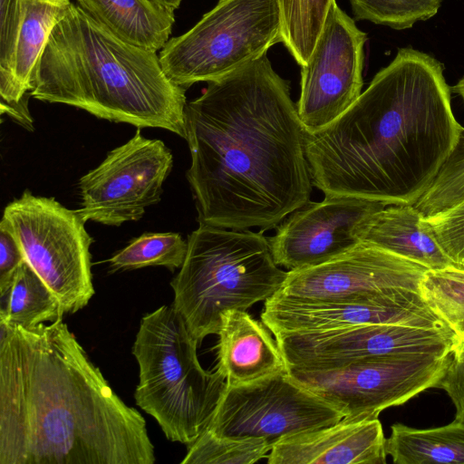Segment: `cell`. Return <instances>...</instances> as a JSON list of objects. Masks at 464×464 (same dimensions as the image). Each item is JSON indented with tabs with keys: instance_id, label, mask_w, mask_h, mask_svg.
I'll use <instances>...</instances> for the list:
<instances>
[{
	"instance_id": "obj_1",
	"label": "cell",
	"mask_w": 464,
	"mask_h": 464,
	"mask_svg": "<svg viewBox=\"0 0 464 464\" xmlns=\"http://www.w3.org/2000/svg\"><path fill=\"white\" fill-rule=\"evenodd\" d=\"M185 125L199 223L264 231L310 201L306 131L266 53L208 82Z\"/></svg>"
},
{
	"instance_id": "obj_2",
	"label": "cell",
	"mask_w": 464,
	"mask_h": 464,
	"mask_svg": "<svg viewBox=\"0 0 464 464\" xmlns=\"http://www.w3.org/2000/svg\"><path fill=\"white\" fill-rule=\"evenodd\" d=\"M146 421L63 318L0 321V464H153Z\"/></svg>"
},
{
	"instance_id": "obj_3",
	"label": "cell",
	"mask_w": 464,
	"mask_h": 464,
	"mask_svg": "<svg viewBox=\"0 0 464 464\" xmlns=\"http://www.w3.org/2000/svg\"><path fill=\"white\" fill-rule=\"evenodd\" d=\"M462 130L442 64L423 52L401 48L342 116L306 134L313 185L330 197L414 205Z\"/></svg>"
},
{
	"instance_id": "obj_4",
	"label": "cell",
	"mask_w": 464,
	"mask_h": 464,
	"mask_svg": "<svg viewBox=\"0 0 464 464\" xmlns=\"http://www.w3.org/2000/svg\"><path fill=\"white\" fill-rule=\"evenodd\" d=\"M185 92L156 52L121 39L72 3L37 62L30 95L185 139Z\"/></svg>"
},
{
	"instance_id": "obj_5",
	"label": "cell",
	"mask_w": 464,
	"mask_h": 464,
	"mask_svg": "<svg viewBox=\"0 0 464 464\" xmlns=\"http://www.w3.org/2000/svg\"><path fill=\"white\" fill-rule=\"evenodd\" d=\"M185 260L170 281L172 306L200 343L217 334L221 315L266 301L287 272L274 260L269 238L260 232L199 223L188 237Z\"/></svg>"
},
{
	"instance_id": "obj_6",
	"label": "cell",
	"mask_w": 464,
	"mask_h": 464,
	"mask_svg": "<svg viewBox=\"0 0 464 464\" xmlns=\"http://www.w3.org/2000/svg\"><path fill=\"white\" fill-rule=\"evenodd\" d=\"M198 344L181 314L162 305L141 318L132 345L139 365L136 404L167 439L187 446L207 428L226 388L218 369L201 366Z\"/></svg>"
},
{
	"instance_id": "obj_7",
	"label": "cell",
	"mask_w": 464,
	"mask_h": 464,
	"mask_svg": "<svg viewBox=\"0 0 464 464\" xmlns=\"http://www.w3.org/2000/svg\"><path fill=\"white\" fill-rule=\"evenodd\" d=\"M277 0H219L187 33L169 39L159 58L166 75L187 90L218 80L282 43Z\"/></svg>"
},
{
	"instance_id": "obj_8",
	"label": "cell",
	"mask_w": 464,
	"mask_h": 464,
	"mask_svg": "<svg viewBox=\"0 0 464 464\" xmlns=\"http://www.w3.org/2000/svg\"><path fill=\"white\" fill-rule=\"evenodd\" d=\"M78 209L25 190L6 205L0 225L17 241L24 260L59 299L64 313L86 306L94 287L90 246L93 238Z\"/></svg>"
},
{
	"instance_id": "obj_9",
	"label": "cell",
	"mask_w": 464,
	"mask_h": 464,
	"mask_svg": "<svg viewBox=\"0 0 464 464\" xmlns=\"http://www.w3.org/2000/svg\"><path fill=\"white\" fill-rule=\"evenodd\" d=\"M450 353L372 357L322 370L287 369L290 378L343 417H378L430 388H437Z\"/></svg>"
},
{
	"instance_id": "obj_10",
	"label": "cell",
	"mask_w": 464,
	"mask_h": 464,
	"mask_svg": "<svg viewBox=\"0 0 464 464\" xmlns=\"http://www.w3.org/2000/svg\"><path fill=\"white\" fill-rule=\"evenodd\" d=\"M343 418L341 411L294 382L287 370L237 386H226L207 426L229 438L277 441Z\"/></svg>"
},
{
	"instance_id": "obj_11",
	"label": "cell",
	"mask_w": 464,
	"mask_h": 464,
	"mask_svg": "<svg viewBox=\"0 0 464 464\" xmlns=\"http://www.w3.org/2000/svg\"><path fill=\"white\" fill-rule=\"evenodd\" d=\"M172 166V153L163 141L147 139L138 129L80 179L78 211L86 222L106 226L138 221L160 201Z\"/></svg>"
},
{
	"instance_id": "obj_12",
	"label": "cell",
	"mask_w": 464,
	"mask_h": 464,
	"mask_svg": "<svg viewBox=\"0 0 464 464\" xmlns=\"http://www.w3.org/2000/svg\"><path fill=\"white\" fill-rule=\"evenodd\" d=\"M367 34L334 2L320 37L301 67L298 116L306 134L318 132L359 98Z\"/></svg>"
},
{
	"instance_id": "obj_13",
	"label": "cell",
	"mask_w": 464,
	"mask_h": 464,
	"mask_svg": "<svg viewBox=\"0 0 464 464\" xmlns=\"http://www.w3.org/2000/svg\"><path fill=\"white\" fill-rule=\"evenodd\" d=\"M287 369L322 370L379 356L450 353L459 338L450 329L399 324L355 326L274 335Z\"/></svg>"
},
{
	"instance_id": "obj_14",
	"label": "cell",
	"mask_w": 464,
	"mask_h": 464,
	"mask_svg": "<svg viewBox=\"0 0 464 464\" xmlns=\"http://www.w3.org/2000/svg\"><path fill=\"white\" fill-rule=\"evenodd\" d=\"M427 270L409 259L361 242L326 263L288 271L276 294L306 302H365L396 289L419 291Z\"/></svg>"
},
{
	"instance_id": "obj_15",
	"label": "cell",
	"mask_w": 464,
	"mask_h": 464,
	"mask_svg": "<svg viewBox=\"0 0 464 464\" xmlns=\"http://www.w3.org/2000/svg\"><path fill=\"white\" fill-rule=\"evenodd\" d=\"M383 203L347 196L309 201L280 224L269 238L276 264L297 270L326 263L359 243L363 227Z\"/></svg>"
},
{
	"instance_id": "obj_16",
	"label": "cell",
	"mask_w": 464,
	"mask_h": 464,
	"mask_svg": "<svg viewBox=\"0 0 464 464\" xmlns=\"http://www.w3.org/2000/svg\"><path fill=\"white\" fill-rule=\"evenodd\" d=\"M261 321L274 335L334 330L360 324H399L450 329L419 291L396 289L358 303L306 302L275 294L265 301Z\"/></svg>"
},
{
	"instance_id": "obj_17",
	"label": "cell",
	"mask_w": 464,
	"mask_h": 464,
	"mask_svg": "<svg viewBox=\"0 0 464 464\" xmlns=\"http://www.w3.org/2000/svg\"><path fill=\"white\" fill-rule=\"evenodd\" d=\"M386 438L378 417L339 421L277 441L268 464H385Z\"/></svg>"
},
{
	"instance_id": "obj_18",
	"label": "cell",
	"mask_w": 464,
	"mask_h": 464,
	"mask_svg": "<svg viewBox=\"0 0 464 464\" xmlns=\"http://www.w3.org/2000/svg\"><path fill=\"white\" fill-rule=\"evenodd\" d=\"M262 322L231 309L221 315L217 369L226 386L249 383L287 370L277 342Z\"/></svg>"
},
{
	"instance_id": "obj_19",
	"label": "cell",
	"mask_w": 464,
	"mask_h": 464,
	"mask_svg": "<svg viewBox=\"0 0 464 464\" xmlns=\"http://www.w3.org/2000/svg\"><path fill=\"white\" fill-rule=\"evenodd\" d=\"M361 241L430 270L453 266L414 205H390L373 213L363 227Z\"/></svg>"
},
{
	"instance_id": "obj_20",
	"label": "cell",
	"mask_w": 464,
	"mask_h": 464,
	"mask_svg": "<svg viewBox=\"0 0 464 464\" xmlns=\"http://www.w3.org/2000/svg\"><path fill=\"white\" fill-rule=\"evenodd\" d=\"M70 0H21L22 16L12 66L0 81L1 102H18L32 89V76L50 34Z\"/></svg>"
},
{
	"instance_id": "obj_21",
	"label": "cell",
	"mask_w": 464,
	"mask_h": 464,
	"mask_svg": "<svg viewBox=\"0 0 464 464\" xmlns=\"http://www.w3.org/2000/svg\"><path fill=\"white\" fill-rule=\"evenodd\" d=\"M79 6L121 39L161 50L171 34L174 12L152 0H77Z\"/></svg>"
},
{
	"instance_id": "obj_22",
	"label": "cell",
	"mask_w": 464,
	"mask_h": 464,
	"mask_svg": "<svg viewBox=\"0 0 464 464\" xmlns=\"http://www.w3.org/2000/svg\"><path fill=\"white\" fill-rule=\"evenodd\" d=\"M386 452L397 464H464V422L428 429L394 423Z\"/></svg>"
},
{
	"instance_id": "obj_23",
	"label": "cell",
	"mask_w": 464,
	"mask_h": 464,
	"mask_svg": "<svg viewBox=\"0 0 464 464\" xmlns=\"http://www.w3.org/2000/svg\"><path fill=\"white\" fill-rule=\"evenodd\" d=\"M0 297V321L11 327L34 329L65 314L57 296L25 260Z\"/></svg>"
},
{
	"instance_id": "obj_24",
	"label": "cell",
	"mask_w": 464,
	"mask_h": 464,
	"mask_svg": "<svg viewBox=\"0 0 464 464\" xmlns=\"http://www.w3.org/2000/svg\"><path fill=\"white\" fill-rule=\"evenodd\" d=\"M335 0H277L282 43L302 67L320 37Z\"/></svg>"
},
{
	"instance_id": "obj_25",
	"label": "cell",
	"mask_w": 464,
	"mask_h": 464,
	"mask_svg": "<svg viewBox=\"0 0 464 464\" xmlns=\"http://www.w3.org/2000/svg\"><path fill=\"white\" fill-rule=\"evenodd\" d=\"M188 242L179 233H145L134 238L109 259L111 271L133 270L146 266L180 268Z\"/></svg>"
},
{
	"instance_id": "obj_26",
	"label": "cell",
	"mask_w": 464,
	"mask_h": 464,
	"mask_svg": "<svg viewBox=\"0 0 464 464\" xmlns=\"http://www.w3.org/2000/svg\"><path fill=\"white\" fill-rule=\"evenodd\" d=\"M419 292L430 309L459 338H464V269L450 266L427 270Z\"/></svg>"
},
{
	"instance_id": "obj_27",
	"label": "cell",
	"mask_w": 464,
	"mask_h": 464,
	"mask_svg": "<svg viewBox=\"0 0 464 464\" xmlns=\"http://www.w3.org/2000/svg\"><path fill=\"white\" fill-rule=\"evenodd\" d=\"M272 446L262 438L218 436L208 429L188 445L182 464H252L267 458Z\"/></svg>"
},
{
	"instance_id": "obj_28",
	"label": "cell",
	"mask_w": 464,
	"mask_h": 464,
	"mask_svg": "<svg viewBox=\"0 0 464 464\" xmlns=\"http://www.w3.org/2000/svg\"><path fill=\"white\" fill-rule=\"evenodd\" d=\"M443 0H349L355 20H367L395 30L411 28L434 16Z\"/></svg>"
},
{
	"instance_id": "obj_29",
	"label": "cell",
	"mask_w": 464,
	"mask_h": 464,
	"mask_svg": "<svg viewBox=\"0 0 464 464\" xmlns=\"http://www.w3.org/2000/svg\"><path fill=\"white\" fill-rule=\"evenodd\" d=\"M464 199V128L459 141L425 194L414 204L429 217Z\"/></svg>"
},
{
	"instance_id": "obj_30",
	"label": "cell",
	"mask_w": 464,
	"mask_h": 464,
	"mask_svg": "<svg viewBox=\"0 0 464 464\" xmlns=\"http://www.w3.org/2000/svg\"><path fill=\"white\" fill-rule=\"evenodd\" d=\"M425 218L453 266L464 269V199Z\"/></svg>"
},
{
	"instance_id": "obj_31",
	"label": "cell",
	"mask_w": 464,
	"mask_h": 464,
	"mask_svg": "<svg viewBox=\"0 0 464 464\" xmlns=\"http://www.w3.org/2000/svg\"><path fill=\"white\" fill-rule=\"evenodd\" d=\"M21 16V0H0V81L10 72Z\"/></svg>"
},
{
	"instance_id": "obj_32",
	"label": "cell",
	"mask_w": 464,
	"mask_h": 464,
	"mask_svg": "<svg viewBox=\"0 0 464 464\" xmlns=\"http://www.w3.org/2000/svg\"><path fill=\"white\" fill-rule=\"evenodd\" d=\"M450 398L455 419L464 422V340L459 339L450 354V363L438 387Z\"/></svg>"
},
{
	"instance_id": "obj_33",
	"label": "cell",
	"mask_w": 464,
	"mask_h": 464,
	"mask_svg": "<svg viewBox=\"0 0 464 464\" xmlns=\"http://www.w3.org/2000/svg\"><path fill=\"white\" fill-rule=\"evenodd\" d=\"M24 261V257L17 241L0 225V294L9 288L17 268Z\"/></svg>"
},
{
	"instance_id": "obj_34",
	"label": "cell",
	"mask_w": 464,
	"mask_h": 464,
	"mask_svg": "<svg viewBox=\"0 0 464 464\" xmlns=\"http://www.w3.org/2000/svg\"><path fill=\"white\" fill-rule=\"evenodd\" d=\"M29 96H31L30 92L26 93L18 102L6 103L1 102V113H6L13 121L26 130H33V118L28 109Z\"/></svg>"
},
{
	"instance_id": "obj_35",
	"label": "cell",
	"mask_w": 464,
	"mask_h": 464,
	"mask_svg": "<svg viewBox=\"0 0 464 464\" xmlns=\"http://www.w3.org/2000/svg\"><path fill=\"white\" fill-rule=\"evenodd\" d=\"M156 4L170 10L175 11L177 8H179L181 0H152Z\"/></svg>"
},
{
	"instance_id": "obj_36",
	"label": "cell",
	"mask_w": 464,
	"mask_h": 464,
	"mask_svg": "<svg viewBox=\"0 0 464 464\" xmlns=\"http://www.w3.org/2000/svg\"><path fill=\"white\" fill-rule=\"evenodd\" d=\"M451 91L460 96L464 102V77L451 87Z\"/></svg>"
},
{
	"instance_id": "obj_37",
	"label": "cell",
	"mask_w": 464,
	"mask_h": 464,
	"mask_svg": "<svg viewBox=\"0 0 464 464\" xmlns=\"http://www.w3.org/2000/svg\"><path fill=\"white\" fill-rule=\"evenodd\" d=\"M462 340H464V338Z\"/></svg>"
}]
</instances>
